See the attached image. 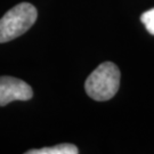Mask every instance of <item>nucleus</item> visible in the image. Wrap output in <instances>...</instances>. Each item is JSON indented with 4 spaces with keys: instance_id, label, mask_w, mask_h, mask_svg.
I'll use <instances>...</instances> for the list:
<instances>
[{
    "instance_id": "f257e3e1",
    "label": "nucleus",
    "mask_w": 154,
    "mask_h": 154,
    "mask_svg": "<svg viewBox=\"0 0 154 154\" xmlns=\"http://www.w3.org/2000/svg\"><path fill=\"white\" fill-rule=\"evenodd\" d=\"M120 77V70L114 63H102L87 78L85 83L86 93L95 100H109L119 90Z\"/></svg>"
},
{
    "instance_id": "f03ea898",
    "label": "nucleus",
    "mask_w": 154,
    "mask_h": 154,
    "mask_svg": "<svg viewBox=\"0 0 154 154\" xmlns=\"http://www.w3.org/2000/svg\"><path fill=\"white\" fill-rule=\"evenodd\" d=\"M37 8L29 2H21L13 7L0 18V44L22 35L37 21Z\"/></svg>"
},
{
    "instance_id": "7ed1b4c3",
    "label": "nucleus",
    "mask_w": 154,
    "mask_h": 154,
    "mask_svg": "<svg viewBox=\"0 0 154 154\" xmlns=\"http://www.w3.org/2000/svg\"><path fill=\"white\" fill-rule=\"evenodd\" d=\"M32 96V88L25 81L13 77H0V106L15 100H29Z\"/></svg>"
},
{
    "instance_id": "20e7f679",
    "label": "nucleus",
    "mask_w": 154,
    "mask_h": 154,
    "mask_svg": "<svg viewBox=\"0 0 154 154\" xmlns=\"http://www.w3.org/2000/svg\"><path fill=\"white\" fill-rule=\"evenodd\" d=\"M79 149L73 144H60L51 147H44L40 149H30L26 154H78Z\"/></svg>"
},
{
    "instance_id": "39448f33",
    "label": "nucleus",
    "mask_w": 154,
    "mask_h": 154,
    "mask_svg": "<svg viewBox=\"0 0 154 154\" xmlns=\"http://www.w3.org/2000/svg\"><path fill=\"white\" fill-rule=\"evenodd\" d=\"M140 21L145 25L146 30L149 31L151 34L154 35V8L149 9V11H145L143 15L140 16Z\"/></svg>"
}]
</instances>
